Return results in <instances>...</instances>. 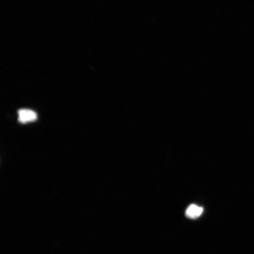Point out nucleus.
<instances>
[{
  "instance_id": "f257e3e1",
  "label": "nucleus",
  "mask_w": 254,
  "mask_h": 254,
  "mask_svg": "<svg viewBox=\"0 0 254 254\" xmlns=\"http://www.w3.org/2000/svg\"><path fill=\"white\" fill-rule=\"evenodd\" d=\"M18 121L21 123L33 122L37 119V114L34 111L21 109L18 111Z\"/></svg>"
},
{
  "instance_id": "f03ea898",
  "label": "nucleus",
  "mask_w": 254,
  "mask_h": 254,
  "mask_svg": "<svg viewBox=\"0 0 254 254\" xmlns=\"http://www.w3.org/2000/svg\"><path fill=\"white\" fill-rule=\"evenodd\" d=\"M203 208L201 206H199L195 204L190 205L188 208H187L186 215L187 217L190 218L194 219L198 218L199 216H201L202 214Z\"/></svg>"
}]
</instances>
